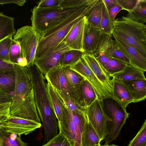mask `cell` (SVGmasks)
Masks as SVG:
<instances>
[{
  "mask_svg": "<svg viewBox=\"0 0 146 146\" xmlns=\"http://www.w3.org/2000/svg\"><path fill=\"white\" fill-rule=\"evenodd\" d=\"M100 101L106 115L110 120L107 123L108 134L104 139V145H108L119 135L130 114L127 112L126 108L112 96L105 97Z\"/></svg>",
  "mask_w": 146,
  "mask_h": 146,
  "instance_id": "cell-6",
  "label": "cell"
},
{
  "mask_svg": "<svg viewBox=\"0 0 146 146\" xmlns=\"http://www.w3.org/2000/svg\"><path fill=\"white\" fill-rule=\"evenodd\" d=\"M112 35L102 32L97 47L95 50L102 52L106 55L127 64L130 63L121 50L117 42L112 39Z\"/></svg>",
  "mask_w": 146,
  "mask_h": 146,
  "instance_id": "cell-13",
  "label": "cell"
},
{
  "mask_svg": "<svg viewBox=\"0 0 146 146\" xmlns=\"http://www.w3.org/2000/svg\"><path fill=\"white\" fill-rule=\"evenodd\" d=\"M97 2L96 1L85 8L74 13L40 35L35 59L41 57L58 45L63 40L73 26L85 16Z\"/></svg>",
  "mask_w": 146,
  "mask_h": 146,
  "instance_id": "cell-4",
  "label": "cell"
},
{
  "mask_svg": "<svg viewBox=\"0 0 146 146\" xmlns=\"http://www.w3.org/2000/svg\"><path fill=\"white\" fill-rule=\"evenodd\" d=\"M96 0H62L60 8H75L87 6Z\"/></svg>",
  "mask_w": 146,
  "mask_h": 146,
  "instance_id": "cell-38",
  "label": "cell"
},
{
  "mask_svg": "<svg viewBox=\"0 0 146 146\" xmlns=\"http://www.w3.org/2000/svg\"><path fill=\"white\" fill-rule=\"evenodd\" d=\"M15 82L10 115L40 123L36 108L33 84L29 68L15 64Z\"/></svg>",
  "mask_w": 146,
  "mask_h": 146,
  "instance_id": "cell-1",
  "label": "cell"
},
{
  "mask_svg": "<svg viewBox=\"0 0 146 146\" xmlns=\"http://www.w3.org/2000/svg\"><path fill=\"white\" fill-rule=\"evenodd\" d=\"M127 146H146V119L135 137Z\"/></svg>",
  "mask_w": 146,
  "mask_h": 146,
  "instance_id": "cell-37",
  "label": "cell"
},
{
  "mask_svg": "<svg viewBox=\"0 0 146 146\" xmlns=\"http://www.w3.org/2000/svg\"><path fill=\"white\" fill-rule=\"evenodd\" d=\"M122 81L129 91L132 97L133 103L140 102L145 99L146 80Z\"/></svg>",
  "mask_w": 146,
  "mask_h": 146,
  "instance_id": "cell-20",
  "label": "cell"
},
{
  "mask_svg": "<svg viewBox=\"0 0 146 146\" xmlns=\"http://www.w3.org/2000/svg\"><path fill=\"white\" fill-rule=\"evenodd\" d=\"M54 90L70 110L77 113L86 114L87 108L80 105L65 92Z\"/></svg>",
  "mask_w": 146,
  "mask_h": 146,
  "instance_id": "cell-33",
  "label": "cell"
},
{
  "mask_svg": "<svg viewBox=\"0 0 146 146\" xmlns=\"http://www.w3.org/2000/svg\"><path fill=\"white\" fill-rule=\"evenodd\" d=\"M13 98V96L0 90V104L7 102H11Z\"/></svg>",
  "mask_w": 146,
  "mask_h": 146,
  "instance_id": "cell-45",
  "label": "cell"
},
{
  "mask_svg": "<svg viewBox=\"0 0 146 146\" xmlns=\"http://www.w3.org/2000/svg\"><path fill=\"white\" fill-rule=\"evenodd\" d=\"M9 58L11 62L20 66H27V62L25 58L23 57L19 43L13 39L9 52Z\"/></svg>",
  "mask_w": 146,
  "mask_h": 146,
  "instance_id": "cell-31",
  "label": "cell"
},
{
  "mask_svg": "<svg viewBox=\"0 0 146 146\" xmlns=\"http://www.w3.org/2000/svg\"><path fill=\"white\" fill-rule=\"evenodd\" d=\"M98 146H105V145H98Z\"/></svg>",
  "mask_w": 146,
  "mask_h": 146,
  "instance_id": "cell-50",
  "label": "cell"
},
{
  "mask_svg": "<svg viewBox=\"0 0 146 146\" xmlns=\"http://www.w3.org/2000/svg\"><path fill=\"white\" fill-rule=\"evenodd\" d=\"M86 22L85 16L73 26L62 40L71 49L84 52L83 43Z\"/></svg>",
  "mask_w": 146,
  "mask_h": 146,
  "instance_id": "cell-15",
  "label": "cell"
},
{
  "mask_svg": "<svg viewBox=\"0 0 146 146\" xmlns=\"http://www.w3.org/2000/svg\"><path fill=\"white\" fill-rule=\"evenodd\" d=\"M3 131L2 146H28V143L23 141L21 139V136L14 133Z\"/></svg>",
  "mask_w": 146,
  "mask_h": 146,
  "instance_id": "cell-35",
  "label": "cell"
},
{
  "mask_svg": "<svg viewBox=\"0 0 146 146\" xmlns=\"http://www.w3.org/2000/svg\"><path fill=\"white\" fill-rule=\"evenodd\" d=\"M42 146H72L67 139L60 132Z\"/></svg>",
  "mask_w": 146,
  "mask_h": 146,
  "instance_id": "cell-39",
  "label": "cell"
},
{
  "mask_svg": "<svg viewBox=\"0 0 146 146\" xmlns=\"http://www.w3.org/2000/svg\"><path fill=\"white\" fill-rule=\"evenodd\" d=\"M105 146H118L117 145H116L114 144H112L111 145H105Z\"/></svg>",
  "mask_w": 146,
  "mask_h": 146,
  "instance_id": "cell-49",
  "label": "cell"
},
{
  "mask_svg": "<svg viewBox=\"0 0 146 146\" xmlns=\"http://www.w3.org/2000/svg\"><path fill=\"white\" fill-rule=\"evenodd\" d=\"M13 36H8L0 41V59L11 63L9 54Z\"/></svg>",
  "mask_w": 146,
  "mask_h": 146,
  "instance_id": "cell-36",
  "label": "cell"
},
{
  "mask_svg": "<svg viewBox=\"0 0 146 146\" xmlns=\"http://www.w3.org/2000/svg\"><path fill=\"white\" fill-rule=\"evenodd\" d=\"M29 68L33 84L35 103L44 128V144L57 134L58 121L51 103L44 76L35 64Z\"/></svg>",
  "mask_w": 146,
  "mask_h": 146,
  "instance_id": "cell-2",
  "label": "cell"
},
{
  "mask_svg": "<svg viewBox=\"0 0 146 146\" xmlns=\"http://www.w3.org/2000/svg\"><path fill=\"white\" fill-rule=\"evenodd\" d=\"M108 10L112 8L117 3L116 0H103Z\"/></svg>",
  "mask_w": 146,
  "mask_h": 146,
  "instance_id": "cell-47",
  "label": "cell"
},
{
  "mask_svg": "<svg viewBox=\"0 0 146 146\" xmlns=\"http://www.w3.org/2000/svg\"><path fill=\"white\" fill-rule=\"evenodd\" d=\"M3 139V131L0 129V146H2V143Z\"/></svg>",
  "mask_w": 146,
  "mask_h": 146,
  "instance_id": "cell-48",
  "label": "cell"
},
{
  "mask_svg": "<svg viewBox=\"0 0 146 146\" xmlns=\"http://www.w3.org/2000/svg\"><path fill=\"white\" fill-rule=\"evenodd\" d=\"M15 82V71L0 72V90L9 94L14 91Z\"/></svg>",
  "mask_w": 146,
  "mask_h": 146,
  "instance_id": "cell-29",
  "label": "cell"
},
{
  "mask_svg": "<svg viewBox=\"0 0 146 146\" xmlns=\"http://www.w3.org/2000/svg\"><path fill=\"white\" fill-rule=\"evenodd\" d=\"M72 50L62 41L58 45L41 57L35 59L34 64L44 76L54 68L60 65V61L62 55Z\"/></svg>",
  "mask_w": 146,
  "mask_h": 146,
  "instance_id": "cell-8",
  "label": "cell"
},
{
  "mask_svg": "<svg viewBox=\"0 0 146 146\" xmlns=\"http://www.w3.org/2000/svg\"><path fill=\"white\" fill-rule=\"evenodd\" d=\"M41 126V123L10 115L0 123V129L3 131L19 136L29 134Z\"/></svg>",
  "mask_w": 146,
  "mask_h": 146,
  "instance_id": "cell-10",
  "label": "cell"
},
{
  "mask_svg": "<svg viewBox=\"0 0 146 146\" xmlns=\"http://www.w3.org/2000/svg\"><path fill=\"white\" fill-rule=\"evenodd\" d=\"M117 3L122 9L128 12L132 10L137 5L139 0H116Z\"/></svg>",
  "mask_w": 146,
  "mask_h": 146,
  "instance_id": "cell-41",
  "label": "cell"
},
{
  "mask_svg": "<svg viewBox=\"0 0 146 146\" xmlns=\"http://www.w3.org/2000/svg\"><path fill=\"white\" fill-rule=\"evenodd\" d=\"M88 6L42 9L35 6L31 9V27L40 35Z\"/></svg>",
  "mask_w": 146,
  "mask_h": 146,
  "instance_id": "cell-5",
  "label": "cell"
},
{
  "mask_svg": "<svg viewBox=\"0 0 146 146\" xmlns=\"http://www.w3.org/2000/svg\"><path fill=\"white\" fill-rule=\"evenodd\" d=\"M82 57L110 96L113 92L114 78L103 68L93 53L84 52Z\"/></svg>",
  "mask_w": 146,
  "mask_h": 146,
  "instance_id": "cell-11",
  "label": "cell"
},
{
  "mask_svg": "<svg viewBox=\"0 0 146 146\" xmlns=\"http://www.w3.org/2000/svg\"><path fill=\"white\" fill-rule=\"evenodd\" d=\"M71 111L75 126L76 141L74 146H81L82 135L88 121L87 115L86 114Z\"/></svg>",
  "mask_w": 146,
  "mask_h": 146,
  "instance_id": "cell-28",
  "label": "cell"
},
{
  "mask_svg": "<svg viewBox=\"0 0 146 146\" xmlns=\"http://www.w3.org/2000/svg\"><path fill=\"white\" fill-rule=\"evenodd\" d=\"M16 31L14 26V18L0 12V41L10 36H14Z\"/></svg>",
  "mask_w": 146,
  "mask_h": 146,
  "instance_id": "cell-26",
  "label": "cell"
},
{
  "mask_svg": "<svg viewBox=\"0 0 146 146\" xmlns=\"http://www.w3.org/2000/svg\"><path fill=\"white\" fill-rule=\"evenodd\" d=\"M62 0H41L38 2L36 7L38 9H51L60 8Z\"/></svg>",
  "mask_w": 146,
  "mask_h": 146,
  "instance_id": "cell-40",
  "label": "cell"
},
{
  "mask_svg": "<svg viewBox=\"0 0 146 146\" xmlns=\"http://www.w3.org/2000/svg\"><path fill=\"white\" fill-rule=\"evenodd\" d=\"M27 1L25 0H0V5L14 3L20 6H22Z\"/></svg>",
  "mask_w": 146,
  "mask_h": 146,
  "instance_id": "cell-46",
  "label": "cell"
},
{
  "mask_svg": "<svg viewBox=\"0 0 146 146\" xmlns=\"http://www.w3.org/2000/svg\"><path fill=\"white\" fill-rule=\"evenodd\" d=\"M101 141L100 137L91 123L86 122L81 137V146H98Z\"/></svg>",
  "mask_w": 146,
  "mask_h": 146,
  "instance_id": "cell-23",
  "label": "cell"
},
{
  "mask_svg": "<svg viewBox=\"0 0 146 146\" xmlns=\"http://www.w3.org/2000/svg\"><path fill=\"white\" fill-rule=\"evenodd\" d=\"M122 10V8L117 3L108 10L110 19L112 23L114 20L116 15Z\"/></svg>",
  "mask_w": 146,
  "mask_h": 146,
  "instance_id": "cell-44",
  "label": "cell"
},
{
  "mask_svg": "<svg viewBox=\"0 0 146 146\" xmlns=\"http://www.w3.org/2000/svg\"><path fill=\"white\" fill-rule=\"evenodd\" d=\"M15 64L0 59V72H14Z\"/></svg>",
  "mask_w": 146,
  "mask_h": 146,
  "instance_id": "cell-43",
  "label": "cell"
},
{
  "mask_svg": "<svg viewBox=\"0 0 146 146\" xmlns=\"http://www.w3.org/2000/svg\"><path fill=\"white\" fill-rule=\"evenodd\" d=\"M80 89L87 108L98 99V96L93 86L86 79L84 78L81 83Z\"/></svg>",
  "mask_w": 146,
  "mask_h": 146,
  "instance_id": "cell-27",
  "label": "cell"
},
{
  "mask_svg": "<svg viewBox=\"0 0 146 146\" xmlns=\"http://www.w3.org/2000/svg\"><path fill=\"white\" fill-rule=\"evenodd\" d=\"M48 91L51 103L58 122L62 119V111L64 103L49 82H47Z\"/></svg>",
  "mask_w": 146,
  "mask_h": 146,
  "instance_id": "cell-25",
  "label": "cell"
},
{
  "mask_svg": "<svg viewBox=\"0 0 146 146\" xmlns=\"http://www.w3.org/2000/svg\"><path fill=\"white\" fill-rule=\"evenodd\" d=\"M70 68L90 82L95 91L98 100H101L105 97L110 96L82 57L76 63L70 66Z\"/></svg>",
  "mask_w": 146,
  "mask_h": 146,
  "instance_id": "cell-12",
  "label": "cell"
},
{
  "mask_svg": "<svg viewBox=\"0 0 146 146\" xmlns=\"http://www.w3.org/2000/svg\"><path fill=\"white\" fill-rule=\"evenodd\" d=\"M101 31L103 33L111 35L112 22L109 15L108 10L102 0V8L101 21Z\"/></svg>",
  "mask_w": 146,
  "mask_h": 146,
  "instance_id": "cell-34",
  "label": "cell"
},
{
  "mask_svg": "<svg viewBox=\"0 0 146 146\" xmlns=\"http://www.w3.org/2000/svg\"><path fill=\"white\" fill-rule=\"evenodd\" d=\"M112 96L120 103L125 108L133 102L131 95L121 80L114 79L113 82Z\"/></svg>",
  "mask_w": 146,
  "mask_h": 146,
  "instance_id": "cell-21",
  "label": "cell"
},
{
  "mask_svg": "<svg viewBox=\"0 0 146 146\" xmlns=\"http://www.w3.org/2000/svg\"><path fill=\"white\" fill-rule=\"evenodd\" d=\"M11 103V102H9L0 104V123L10 115Z\"/></svg>",
  "mask_w": 146,
  "mask_h": 146,
  "instance_id": "cell-42",
  "label": "cell"
},
{
  "mask_svg": "<svg viewBox=\"0 0 146 146\" xmlns=\"http://www.w3.org/2000/svg\"><path fill=\"white\" fill-rule=\"evenodd\" d=\"M40 35L31 26L26 25L18 29L13 39L19 44L23 57L27 61V67L34 64Z\"/></svg>",
  "mask_w": 146,
  "mask_h": 146,
  "instance_id": "cell-7",
  "label": "cell"
},
{
  "mask_svg": "<svg viewBox=\"0 0 146 146\" xmlns=\"http://www.w3.org/2000/svg\"><path fill=\"white\" fill-rule=\"evenodd\" d=\"M93 54L103 68L111 76L123 70L128 64L108 57L101 52L95 50Z\"/></svg>",
  "mask_w": 146,
  "mask_h": 146,
  "instance_id": "cell-19",
  "label": "cell"
},
{
  "mask_svg": "<svg viewBox=\"0 0 146 146\" xmlns=\"http://www.w3.org/2000/svg\"><path fill=\"white\" fill-rule=\"evenodd\" d=\"M86 115L88 121L97 132L101 141L104 139L108 134L107 123L110 120L106 115L100 100L97 99L88 107Z\"/></svg>",
  "mask_w": 146,
  "mask_h": 146,
  "instance_id": "cell-9",
  "label": "cell"
},
{
  "mask_svg": "<svg viewBox=\"0 0 146 146\" xmlns=\"http://www.w3.org/2000/svg\"><path fill=\"white\" fill-rule=\"evenodd\" d=\"M102 33L86 22L84 30L83 49L85 52L93 53L96 49Z\"/></svg>",
  "mask_w": 146,
  "mask_h": 146,
  "instance_id": "cell-18",
  "label": "cell"
},
{
  "mask_svg": "<svg viewBox=\"0 0 146 146\" xmlns=\"http://www.w3.org/2000/svg\"><path fill=\"white\" fill-rule=\"evenodd\" d=\"M144 72L130 64H128L123 70L112 75V76L114 79L123 81L146 80Z\"/></svg>",
  "mask_w": 146,
  "mask_h": 146,
  "instance_id": "cell-22",
  "label": "cell"
},
{
  "mask_svg": "<svg viewBox=\"0 0 146 146\" xmlns=\"http://www.w3.org/2000/svg\"><path fill=\"white\" fill-rule=\"evenodd\" d=\"M58 125L60 132L67 139L72 146H74L76 141L75 125L71 111L65 104L62 110V119L60 122H58Z\"/></svg>",
  "mask_w": 146,
  "mask_h": 146,
  "instance_id": "cell-16",
  "label": "cell"
},
{
  "mask_svg": "<svg viewBox=\"0 0 146 146\" xmlns=\"http://www.w3.org/2000/svg\"><path fill=\"white\" fill-rule=\"evenodd\" d=\"M84 52L72 49L66 52L62 56L60 65L62 67L71 66L74 65L81 58Z\"/></svg>",
  "mask_w": 146,
  "mask_h": 146,
  "instance_id": "cell-32",
  "label": "cell"
},
{
  "mask_svg": "<svg viewBox=\"0 0 146 146\" xmlns=\"http://www.w3.org/2000/svg\"><path fill=\"white\" fill-rule=\"evenodd\" d=\"M121 50L129 60L130 64L143 72L146 71V59L134 47L119 39L114 38Z\"/></svg>",
  "mask_w": 146,
  "mask_h": 146,
  "instance_id": "cell-17",
  "label": "cell"
},
{
  "mask_svg": "<svg viewBox=\"0 0 146 146\" xmlns=\"http://www.w3.org/2000/svg\"><path fill=\"white\" fill-rule=\"evenodd\" d=\"M102 0H98L85 16L86 22L96 29L101 30Z\"/></svg>",
  "mask_w": 146,
  "mask_h": 146,
  "instance_id": "cell-24",
  "label": "cell"
},
{
  "mask_svg": "<svg viewBox=\"0 0 146 146\" xmlns=\"http://www.w3.org/2000/svg\"><path fill=\"white\" fill-rule=\"evenodd\" d=\"M62 70L72 98L80 105L86 108L80 89V84L84 78L71 69L70 66L62 67Z\"/></svg>",
  "mask_w": 146,
  "mask_h": 146,
  "instance_id": "cell-14",
  "label": "cell"
},
{
  "mask_svg": "<svg viewBox=\"0 0 146 146\" xmlns=\"http://www.w3.org/2000/svg\"><path fill=\"white\" fill-rule=\"evenodd\" d=\"M111 35L134 47L146 59V25L126 17H121L112 23Z\"/></svg>",
  "mask_w": 146,
  "mask_h": 146,
  "instance_id": "cell-3",
  "label": "cell"
},
{
  "mask_svg": "<svg viewBox=\"0 0 146 146\" xmlns=\"http://www.w3.org/2000/svg\"><path fill=\"white\" fill-rule=\"evenodd\" d=\"M127 17L143 23H146V0H139L136 6L127 15Z\"/></svg>",
  "mask_w": 146,
  "mask_h": 146,
  "instance_id": "cell-30",
  "label": "cell"
}]
</instances>
